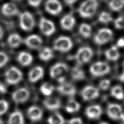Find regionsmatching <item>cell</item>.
<instances>
[{
    "mask_svg": "<svg viewBox=\"0 0 124 124\" xmlns=\"http://www.w3.org/2000/svg\"><path fill=\"white\" fill-rule=\"evenodd\" d=\"M73 44L70 38L66 36H61L57 38L54 43V49L59 52L66 53L72 48Z\"/></svg>",
    "mask_w": 124,
    "mask_h": 124,
    "instance_id": "4",
    "label": "cell"
},
{
    "mask_svg": "<svg viewBox=\"0 0 124 124\" xmlns=\"http://www.w3.org/2000/svg\"><path fill=\"white\" fill-rule=\"evenodd\" d=\"M22 38L18 33H12L8 38V44L12 48L18 47L21 43Z\"/></svg>",
    "mask_w": 124,
    "mask_h": 124,
    "instance_id": "25",
    "label": "cell"
},
{
    "mask_svg": "<svg viewBox=\"0 0 124 124\" xmlns=\"http://www.w3.org/2000/svg\"><path fill=\"white\" fill-rule=\"evenodd\" d=\"M117 46L118 47H124V38H121L117 40Z\"/></svg>",
    "mask_w": 124,
    "mask_h": 124,
    "instance_id": "42",
    "label": "cell"
},
{
    "mask_svg": "<svg viewBox=\"0 0 124 124\" xmlns=\"http://www.w3.org/2000/svg\"><path fill=\"white\" fill-rule=\"evenodd\" d=\"M23 73L16 67H12L5 72L6 81L10 85H15L23 79Z\"/></svg>",
    "mask_w": 124,
    "mask_h": 124,
    "instance_id": "5",
    "label": "cell"
},
{
    "mask_svg": "<svg viewBox=\"0 0 124 124\" xmlns=\"http://www.w3.org/2000/svg\"><path fill=\"white\" fill-rule=\"evenodd\" d=\"M27 116L31 121H39L43 116V111L37 106H32L27 110Z\"/></svg>",
    "mask_w": 124,
    "mask_h": 124,
    "instance_id": "19",
    "label": "cell"
},
{
    "mask_svg": "<svg viewBox=\"0 0 124 124\" xmlns=\"http://www.w3.org/2000/svg\"><path fill=\"white\" fill-rule=\"evenodd\" d=\"M68 70V67L66 63H57L50 68V75L52 78L62 84L64 83Z\"/></svg>",
    "mask_w": 124,
    "mask_h": 124,
    "instance_id": "2",
    "label": "cell"
},
{
    "mask_svg": "<svg viewBox=\"0 0 124 124\" xmlns=\"http://www.w3.org/2000/svg\"><path fill=\"white\" fill-rule=\"evenodd\" d=\"M100 124H108L107 123H102Z\"/></svg>",
    "mask_w": 124,
    "mask_h": 124,
    "instance_id": "48",
    "label": "cell"
},
{
    "mask_svg": "<svg viewBox=\"0 0 124 124\" xmlns=\"http://www.w3.org/2000/svg\"><path fill=\"white\" fill-rule=\"evenodd\" d=\"M7 91V89L2 83L0 82V93L1 94H4L6 93Z\"/></svg>",
    "mask_w": 124,
    "mask_h": 124,
    "instance_id": "41",
    "label": "cell"
},
{
    "mask_svg": "<svg viewBox=\"0 0 124 124\" xmlns=\"http://www.w3.org/2000/svg\"><path fill=\"white\" fill-rule=\"evenodd\" d=\"M43 104L46 109L50 110L58 109L60 108L61 103L59 98L55 97L48 98L43 102Z\"/></svg>",
    "mask_w": 124,
    "mask_h": 124,
    "instance_id": "21",
    "label": "cell"
},
{
    "mask_svg": "<svg viewBox=\"0 0 124 124\" xmlns=\"http://www.w3.org/2000/svg\"><path fill=\"white\" fill-rule=\"evenodd\" d=\"M123 66H124V63H123Z\"/></svg>",
    "mask_w": 124,
    "mask_h": 124,
    "instance_id": "49",
    "label": "cell"
},
{
    "mask_svg": "<svg viewBox=\"0 0 124 124\" xmlns=\"http://www.w3.org/2000/svg\"><path fill=\"white\" fill-rule=\"evenodd\" d=\"M18 61L23 66H28L32 62L33 57L29 53L21 52L18 54Z\"/></svg>",
    "mask_w": 124,
    "mask_h": 124,
    "instance_id": "22",
    "label": "cell"
},
{
    "mask_svg": "<svg viewBox=\"0 0 124 124\" xmlns=\"http://www.w3.org/2000/svg\"><path fill=\"white\" fill-rule=\"evenodd\" d=\"M2 14L7 16H12L19 13V10L16 6L12 3H6L2 6L1 8Z\"/></svg>",
    "mask_w": 124,
    "mask_h": 124,
    "instance_id": "20",
    "label": "cell"
},
{
    "mask_svg": "<svg viewBox=\"0 0 124 124\" xmlns=\"http://www.w3.org/2000/svg\"><path fill=\"white\" fill-rule=\"evenodd\" d=\"M111 95L113 97L119 100H123L124 98L123 89L119 85H116L112 87V89H111Z\"/></svg>",
    "mask_w": 124,
    "mask_h": 124,
    "instance_id": "31",
    "label": "cell"
},
{
    "mask_svg": "<svg viewBox=\"0 0 124 124\" xmlns=\"http://www.w3.org/2000/svg\"><path fill=\"white\" fill-rule=\"evenodd\" d=\"M68 124H83V121L80 117H74L70 120Z\"/></svg>",
    "mask_w": 124,
    "mask_h": 124,
    "instance_id": "40",
    "label": "cell"
},
{
    "mask_svg": "<svg viewBox=\"0 0 124 124\" xmlns=\"http://www.w3.org/2000/svg\"><path fill=\"white\" fill-rule=\"evenodd\" d=\"M8 124H24V117L20 111H15L10 115Z\"/></svg>",
    "mask_w": 124,
    "mask_h": 124,
    "instance_id": "23",
    "label": "cell"
},
{
    "mask_svg": "<svg viewBox=\"0 0 124 124\" xmlns=\"http://www.w3.org/2000/svg\"><path fill=\"white\" fill-rule=\"evenodd\" d=\"M104 54L108 60L112 61H116L120 56L118 49L115 46H112L110 48L107 49L104 53Z\"/></svg>",
    "mask_w": 124,
    "mask_h": 124,
    "instance_id": "24",
    "label": "cell"
},
{
    "mask_svg": "<svg viewBox=\"0 0 124 124\" xmlns=\"http://www.w3.org/2000/svg\"><path fill=\"white\" fill-rule=\"evenodd\" d=\"M114 25L117 29H124V15L117 18L114 21Z\"/></svg>",
    "mask_w": 124,
    "mask_h": 124,
    "instance_id": "36",
    "label": "cell"
},
{
    "mask_svg": "<svg viewBox=\"0 0 124 124\" xmlns=\"http://www.w3.org/2000/svg\"><path fill=\"white\" fill-rule=\"evenodd\" d=\"M44 76V70L40 66H37L32 69L29 73V80L31 83H36Z\"/></svg>",
    "mask_w": 124,
    "mask_h": 124,
    "instance_id": "17",
    "label": "cell"
},
{
    "mask_svg": "<svg viewBox=\"0 0 124 124\" xmlns=\"http://www.w3.org/2000/svg\"><path fill=\"white\" fill-rule=\"evenodd\" d=\"M80 108V104L73 99H70L66 106V110L69 113L78 112Z\"/></svg>",
    "mask_w": 124,
    "mask_h": 124,
    "instance_id": "27",
    "label": "cell"
},
{
    "mask_svg": "<svg viewBox=\"0 0 124 124\" xmlns=\"http://www.w3.org/2000/svg\"><path fill=\"white\" fill-rule=\"evenodd\" d=\"M65 3L68 5H72L74 3H75L77 0H64Z\"/></svg>",
    "mask_w": 124,
    "mask_h": 124,
    "instance_id": "43",
    "label": "cell"
},
{
    "mask_svg": "<svg viewBox=\"0 0 124 124\" xmlns=\"http://www.w3.org/2000/svg\"><path fill=\"white\" fill-rule=\"evenodd\" d=\"M102 108L99 105H93L87 107L85 110V115L90 119H98L101 116Z\"/></svg>",
    "mask_w": 124,
    "mask_h": 124,
    "instance_id": "15",
    "label": "cell"
},
{
    "mask_svg": "<svg viewBox=\"0 0 124 124\" xmlns=\"http://www.w3.org/2000/svg\"><path fill=\"white\" fill-rule=\"evenodd\" d=\"M30 97V92L27 89L21 88L14 91L12 94V98L14 102L17 104L23 103L26 102Z\"/></svg>",
    "mask_w": 124,
    "mask_h": 124,
    "instance_id": "13",
    "label": "cell"
},
{
    "mask_svg": "<svg viewBox=\"0 0 124 124\" xmlns=\"http://www.w3.org/2000/svg\"><path fill=\"white\" fill-rule=\"evenodd\" d=\"M29 4L33 7H37L42 3V0H27Z\"/></svg>",
    "mask_w": 124,
    "mask_h": 124,
    "instance_id": "39",
    "label": "cell"
},
{
    "mask_svg": "<svg viewBox=\"0 0 124 124\" xmlns=\"http://www.w3.org/2000/svg\"><path fill=\"white\" fill-rule=\"evenodd\" d=\"M57 90L62 95L73 96L76 93L75 86L70 83H62L57 87Z\"/></svg>",
    "mask_w": 124,
    "mask_h": 124,
    "instance_id": "16",
    "label": "cell"
},
{
    "mask_svg": "<svg viewBox=\"0 0 124 124\" xmlns=\"http://www.w3.org/2000/svg\"><path fill=\"white\" fill-rule=\"evenodd\" d=\"M9 61V57L5 53L0 52V68L3 67Z\"/></svg>",
    "mask_w": 124,
    "mask_h": 124,
    "instance_id": "37",
    "label": "cell"
},
{
    "mask_svg": "<svg viewBox=\"0 0 124 124\" xmlns=\"http://www.w3.org/2000/svg\"><path fill=\"white\" fill-rule=\"evenodd\" d=\"M110 68L107 63L104 62H97L90 67V72L94 77H101L108 74Z\"/></svg>",
    "mask_w": 124,
    "mask_h": 124,
    "instance_id": "8",
    "label": "cell"
},
{
    "mask_svg": "<svg viewBox=\"0 0 124 124\" xmlns=\"http://www.w3.org/2000/svg\"><path fill=\"white\" fill-rule=\"evenodd\" d=\"M102 1H106V0H102Z\"/></svg>",
    "mask_w": 124,
    "mask_h": 124,
    "instance_id": "51",
    "label": "cell"
},
{
    "mask_svg": "<svg viewBox=\"0 0 124 124\" xmlns=\"http://www.w3.org/2000/svg\"><path fill=\"white\" fill-rule=\"evenodd\" d=\"M54 54L52 49L49 47H45L41 49L39 53V57L40 60L44 61H48L53 58Z\"/></svg>",
    "mask_w": 124,
    "mask_h": 124,
    "instance_id": "26",
    "label": "cell"
},
{
    "mask_svg": "<svg viewBox=\"0 0 124 124\" xmlns=\"http://www.w3.org/2000/svg\"><path fill=\"white\" fill-rule=\"evenodd\" d=\"M79 32L82 37L88 38L90 37L92 33V29L90 25L87 23H83L80 25Z\"/></svg>",
    "mask_w": 124,
    "mask_h": 124,
    "instance_id": "29",
    "label": "cell"
},
{
    "mask_svg": "<svg viewBox=\"0 0 124 124\" xmlns=\"http://www.w3.org/2000/svg\"><path fill=\"white\" fill-rule=\"evenodd\" d=\"M113 36V33L111 30L107 28L101 29L94 36L93 40L96 44L102 46L110 41Z\"/></svg>",
    "mask_w": 124,
    "mask_h": 124,
    "instance_id": "7",
    "label": "cell"
},
{
    "mask_svg": "<svg viewBox=\"0 0 124 124\" xmlns=\"http://www.w3.org/2000/svg\"><path fill=\"white\" fill-rule=\"evenodd\" d=\"M3 29L2 28L1 26H0V39H1L3 37Z\"/></svg>",
    "mask_w": 124,
    "mask_h": 124,
    "instance_id": "45",
    "label": "cell"
},
{
    "mask_svg": "<svg viewBox=\"0 0 124 124\" xmlns=\"http://www.w3.org/2000/svg\"><path fill=\"white\" fill-rule=\"evenodd\" d=\"M110 85V81L108 79H104L101 81L99 84V87L102 90H107Z\"/></svg>",
    "mask_w": 124,
    "mask_h": 124,
    "instance_id": "38",
    "label": "cell"
},
{
    "mask_svg": "<svg viewBox=\"0 0 124 124\" xmlns=\"http://www.w3.org/2000/svg\"><path fill=\"white\" fill-rule=\"evenodd\" d=\"M119 79L120 80H121V82H124V70L123 73H122L119 77Z\"/></svg>",
    "mask_w": 124,
    "mask_h": 124,
    "instance_id": "44",
    "label": "cell"
},
{
    "mask_svg": "<svg viewBox=\"0 0 124 124\" xmlns=\"http://www.w3.org/2000/svg\"><path fill=\"white\" fill-rule=\"evenodd\" d=\"M98 7L97 0H86L79 8V13L84 18H91L95 15Z\"/></svg>",
    "mask_w": 124,
    "mask_h": 124,
    "instance_id": "1",
    "label": "cell"
},
{
    "mask_svg": "<svg viewBox=\"0 0 124 124\" xmlns=\"http://www.w3.org/2000/svg\"><path fill=\"white\" fill-rule=\"evenodd\" d=\"M9 104L6 100H0V116L7 112Z\"/></svg>",
    "mask_w": 124,
    "mask_h": 124,
    "instance_id": "35",
    "label": "cell"
},
{
    "mask_svg": "<svg viewBox=\"0 0 124 124\" xmlns=\"http://www.w3.org/2000/svg\"><path fill=\"white\" fill-rule=\"evenodd\" d=\"M15 1H20V0H15Z\"/></svg>",
    "mask_w": 124,
    "mask_h": 124,
    "instance_id": "50",
    "label": "cell"
},
{
    "mask_svg": "<svg viewBox=\"0 0 124 124\" xmlns=\"http://www.w3.org/2000/svg\"><path fill=\"white\" fill-rule=\"evenodd\" d=\"M109 7L113 11H120L124 7V0H110Z\"/></svg>",
    "mask_w": 124,
    "mask_h": 124,
    "instance_id": "30",
    "label": "cell"
},
{
    "mask_svg": "<svg viewBox=\"0 0 124 124\" xmlns=\"http://www.w3.org/2000/svg\"><path fill=\"white\" fill-rule=\"evenodd\" d=\"M120 119L124 121V113H123V114L122 115V116L121 117V119Z\"/></svg>",
    "mask_w": 124,
    "mask_h": 124,
    "instance_id": "46",
    "label": "cell"
},
{
    "mask_svg": "<svg viewBox=\"0 0 124 124\" xmlns=\"http://www.w3.org/2000/svg\"><path fill=\"white\" fill-rule=\"evenodd\" d=\"M19 24L23 31H30L35 26V19L30 12H23L19 17Z\"/></svg>",
    "mask_w": 124,
    "mask_h": 124,
    "instance_id": "3",
    "label": "cell"
},
{
    "mask_svg": "<svg viewBox=\"0 0 124 124\" xmlns=\"http://www.w3.org/2000/svg\"><path fill=\"white\" fill-rule=\"evenodd\" d=\"M99 22L103 23H108L113 21V18L111 15L108 12H102L98 16Z\"/></svg>",
    "mask_w": 124,
    "mask_h": 124,
    "instance_id": "34",
    "label": "cell"
},
{
    "mask_svg": "<svg viewBox=\"0 0 124 124\" xmlns=\"http://www.w3.org/2000/svg\"><path fill=\"white\" fill-rule=\"evenodd\" d=\"M70 75L74 80H82L85 78L84 70L78 67L72 68L70 72Z\"/></svg>",
    "mask_w": 124,
    "mask_h": 124,
    "instance_id": "28",
    "label": "cell"
},
{
    "mask_svg": "<svg viewBox=\"0 0 124 124\" xmlns=\"http://www.w3.org/2000/svg\"><path fill=\"white\" fill-rule=\"evenodd\" d=\"M61 26L65 30H71L76 24V19L72 14H67L61 19Z\"/></svg>",
    "mask_w": 124,
    "mask_h": 124,
    "instance_id": "18",
    "label": "cell"
},
{
    "mask_svg": "<svg viewBox=\"0 0 124 124\" xmlns=\"http://www.w3.org/2000/svg\"><path fill=\"white\" fill-rule=\"evenodd\" d=\"M45 9L49 14L56 16L62 10V6L58 0H48L45 3Z\"/></svg>",
    "mask_w": 124,
    "mask_h": 124,
    "instance_id": "11",
    "label": "cell"
},
{
    "mask_svg": "<svg viewBox=\"0 0 124 124\" xmlns=\"http://www.w3.org/2000/svg\"><path fill=\"white\" fill-rule=\"evenodd\" d=\"M48 122L49 124H64L65 120L61 114L55 113L49 117Z\"/></svg>",
    "mask_w": 124,
    "mask_h": 124,
    "instance_id": "32",
    "label": "cell"
},
{
    "mask_svg": "<svg viewBox=\"0 0 124 124\" xmlns=\"http://www.w3.org/2000/svg\"><path fill=\"white\" fill-rule=\"evenodd\" d=\"M39 29L41 32L46 36L52 35L56 30L54 23L52 21L43 17L40 19Z\"/></svg>",
    "mask_w": 124,
    "mask_h": 124,
    "instance_id": "9",
    "label": "cell"
},
{
    "mask_svg": "<svg viewBox=\"0 0 124 124\" xmlns=\"http://www.w3.org/2000/svg\"><path fill=\"white\" fill-rule=\"evenodd\" d=\"M54 90V87L49 83H45L40 87V91L44 95L48 96L52 94Z\"/></svg>",
    "mask_w": 124,
    "mask_h": 124,
    "instance_id": "33",
    "label": "cell"
},
{
    "mask_svg": "<svg viewBox=\"0 0 124 124\" xmlns=\"http://www.w3.org/2000/svg\"><path fill=\"white\" fill-rule=\"evenodd\" d=\"M24 43L30 48L37 49L42 46L43 40L39 36L36 35H32L29 36L24 40Z\"/></svg>",
    "mask_w": 124,
    "mask_h": 124,
    "instance_id": "14",
    "label": "cell"
},
{
    "mask_svg": "<svg viewBox=\"0 0 124 124\" xmlns=\"http://www.w3.org/2000/svg\"><path fill=\"white\" fill-rule=\"evenodd\" d=\"M0 124H4V122L1 119H0Z\"/></svg>",
    "mask_w": 124,
    "mask_h": 124,
    "instance_id": "47",
    "label": "cell"
},
{
    "mask_svg": "<svg viewBox=\"0 0 124 124\" xmlns=\"http://www.w3.org/2000/svg\"><path fill=\"white\" fill-rule=\"evenodd\" d=\"M123 111L121 106L118 104H109L107 109V114L110 119L113 120L120 119Z\"/></svg>",
    "mask_w": 124,
    "mask_h": 124,
    "instance_id": "12",
    "label": "cell"
},
{
    "mask_svg": "<svg viewBox=\"0 0 124 124\" xmlns=\"http://www.w3.org/2000/svg\"><path fill=\"white\" fill-rule=\"evenodd\" d=\"M100 95L99 90L91 85L85 87L81 92L83 99L85 101H90L97 98Z\"/></svg>",
    "mask_w": 124,
    "mask_h": 124,
    "instance_id": "10",
    "label": "cell"
},
{
    "mask_svg": "<svg viewBox=\"0 0 124 124\" xmlns=\"http://www.w3.org/2000/svg\"><path fill=\"white\" fill-rule=\"evenodd\" d=\"M93 56V51L90 47H82L78 49L75 59L79 65H83L90 61Z\"/></svg>",
    "mask_w": 124,
    "mask_h": 124,
    "instance_id": "6",
    "label": "cell"
}]
</instances>
